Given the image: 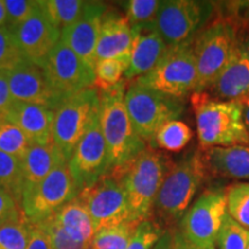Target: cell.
<instances>
[{"label":"cell","mask_w":249,"mask_h":249,"mask_svg":"<svg viewBox=\"0 0 249 249\" xmlns=\"http://www.w3.org/2000/svg\"><path fill=\"white\" fill-rule=\"evenodd\" d=\"M124 82L99 92V124L107 144L110 171L132 161L147 149V144L135 133L124 105Z\"/></svg>","instance_id":"obj_4"},{"label":"cell","mask_w":249,"mask_h":249,"mask_svg":"<svg viewBox=\"0 0 249 249\" xmlns=\"http://www.w3.org/2000/svg\"><path fill=\"white\" fill-rule=\"evenodd\" d=\"M51 86L62 96L95 88V67L79 57L60 39L43 65Z\"/></svg>","instance_id":"obj_14"},{"label":"cell","mask_w":249,"mask_h":249,"mask_svg":"<svg viewBox=\"0 0 249 249\" xmlns=\"http://www.w3.org/2000/svg\"><path fill=\"white\" fill-rule=\"evenodd\" d=\"M98 107L99 91L90 88L67 96L54 110L52 142L67 161L88 129Z\"/></svg>","instance_id":"obj_8"},{"label":"cell","mask_w":249,"mask_h":249,"mask_svg":"<svg viewBox=\"0 0 249 249\" xmlns=\"http://www.w3.org/2000/svg\"><path fill=\"white\" fill-rule=\"evenodd\" d=\"M67 164L80 192L92 186L110 171L107 144L99 124V107Z\"/></svg>","instance_id":"obj_13"},{"label":"cell","mask_w":249,"mask_h":249,"mask_svg":"<svg viewBox=\"0 0 249 249\" xmlns=\"http://www.w3.org/2000/svg\"><path fill=\"white\" fill-rule=\"evenodd\" d=\"M247 249H249V246H248V248H247Z\"/></svg>","instance_id":"obj_47"},{"label":"cell","mask_w":249,"mask_h":249,"mask_svg":"<svg viewBox=\"0 0 249 249\" xmlns=\"http://www.w3.org/2000/svg\"><path fill=\"white\" fill-rule=\"evenodd\" d=\"M80 194L67 163L59 165L38 185L22 193L21 210L28 222L39 224Z\"/></svg>","instance_id":"obj_9"},{"label":"cell","mask_w":249,"mask_h":249,"mask_svg":"<svg viewBox=\"0 0 249 249\" xmlns=\"http://www.w3.org/2000/svg\"><path fill=\"white\" fill-rule=\"evenodd\" d=\"M227 213L249 231V182H238L226 188Z\"/></svg>","instance_id":"obj_30"},{"label":"cell","mask_w":249,"mask_h":249,"mask_svg":"<svg viewBox=\"0 0 249 249\" xmlns=\"http://www.w3.org/2000/svg\"><path fill=\"white\" fill-rule=\"evenodd\" d=\"M230 17L236 26L244 27L249 31V1H232L229 2Z\"/></svg>","instance_id":"obj_40"},{"label":"cell","mask_w":249,"mask_h":249,"mask_svg":"<svg viewBox=\"0 0 249 249\" xmlns=\"http://www.w3.org/2000/svg\"><path fill=\"white\" fill-rule=\"evenodd\" d=\"M13 102L14 98L9 90L7 79L5 74L0 71V119H5Z\"/></svg>","instance_id":"obj_42"},{"label":"cell","mask_w":249,"mask_h":249,"mask_svg":"<svg viewBox=\"0 0 249 249\" xmlns=\"http://www.w3.org/2000/svg\"><path fill=\"white\" fill-rule=\"evenodd\" d=\"M77 197L85 203L96 232L132 220L123 187L111 173L80 192Z\"/></svg>","instance_id":"obj_12"},{"label":"cell","mask_w":249,"mask_h":249,"mask_svg":"<svg viewBox=\"0 0 249 249\" xmlns=\"http://www.w3.org/2000/svg\"><path fill=\"white\" fill-rule=\"evenodd\" d=\"M171 240H172L171 231H166L152 249H171Z\"/></svg>","instance_id":"obj_45"},{"label":"cell","mask_w":249,"mask_h":249,"mask_svg":"<svg viewBox=\"0 0 249 249\" xmlns=\"http://www.w3.org/2000/svg\"><path fill=\"white\" fill-rule=\"evenodd\" d=\"M171 249H216V247H197L187 241L179 231H171Z\"/></svg>","instance_id":"obj_43"},{"label":"cell","mask_w":249,"mask_h":249,"mask_svg":"<svg viewBox=\"0 0 249 249\" xmlns=\"http://www.w3.org/2000/svg\"><path fill=\"white\" fill-rule=\"evenodd\" d=\"M132 36L129 67L124 74L128 81L149 73L169 48L152 22L132 27Z\"/></svg>","instance_id":"obj_19"},{"label":"cell","mask_w":249,"mask_h":249,"mask_svg":"<svg viewBox=\"0 0 249 249\" xmlns=\"http://www.w3.org/2000/svg\"><path fill=\"white\" fill-rule=\"evenodd\" d=\"M48 18L59 31L71 26L81 17L86 1L81 0H39Z\"/></svg>","instance_id":"obj_25"},{"label":"cell","mask_w":249,"mask_h":249,"mask_svg":"<svg viewBox=\"0 0 249 249\" xmlns=\"http://www.w3.org/2000/svg\"><path fill=\"white\" fill-rule=\"evenodd\" d=\"M218 249H247L249 246V231L226 213L222 226L217 233Z\"/></svg>","instance_id":"obj_32"},{"label":"cell","mask_w":249,"mask_h":249,"mask_svg":"<svg viewBox=\"0 0 249 249\" xmlns=\"http://www.w3.org/2000/svg\"><path fill=\"white\" fill-rule=\"evenodd\" d=\"M4 74L14 101L40 105L54 111L66 98L51 86L42 68L28 60Z\"/></svg>","instance_id":"obj_15"},{"label":"cell","mask_w":249,"mask_h":249,"mask_svg":"<svg viewBox=\"0 0 249 249\" xmlns=\"http://www.w3.org/2000/svg\"><path fill=\"white\" fill-rule=\"evenodd\" d=\"M192 102L202 149L249 147V133L238 102L213 98L205 91L194 92Z\"/></svg>","instance_id":"obj_2"},{"label":"cell","mask_w":249,"mask_h":249,"mask_svg":"<svg viewBox=\"0 0 249 249\" xmlns=\"http://www.w3.org/2000/svg\"><path fill=\"white\" fill-rule=\"evenodd\" d=\"M193 138V130L181 120H172L160 127L155 136L154 147L177 152L182 150Z\"/></svg>","instance_id":"obj_28"},{"label":"cell","mask_w":249,"mask_h":249,"mask_svg":"<svg viewBox=\"0 0 249 249\" xmlns=\"http://www.w3.org/2000/svg\"><path fill=\"white\" fill-rule=\"evenodd\" d=\"M7 13V29L13 30L31 17L38 1L35 0H4Z\"/></svg>","instance_id":"obj_38"},{"label":"cell","mask_w":249,"mask_h":249,"mask_svg":"<svg viewBox=\"0 0 249 249\" xmlns=\"http://www.w3.org/2000/svg\"><path fill=\"white\" fill-rule=\"evenodd\" d=\"M30 147L31 143L22 130L7 120L0 119V150L22 160Z\"/></svg>","instance_id":"obj_31"},{"label":"cell","mask_w":249,"mask_h":249,"mask_svg":"<svg viewBox=\"0 0 249 249\" xmlns=\"http://www.w3.org/2000/svg\"><path fill=\"white\" fill-rule=\"evenodd\" d=\"M129 61L130 57L98 60L95 64V88L98 91H107L123 82Z\"/></svg>","instance_id":"obj_26"},{"label":"cell","mask_w":249,"mask_h":249,"mask_svg":"<svg viewBox=\"0 0 249 249\" xmlns=\"http://www.w3.org/2000/svg\"><path fill=\"white\" fill-rule=\"evenodd\" d=\"M209 90L220 101H238L249 95V36H238L231 57Z\"/></svg>","instance_id":"obj_18"},{"label":"cell","mask_w":249,"mask_h":249,"mask_svg":"<svg viewBox=\"0 0 249 249\" xmlns=\"http://www.w3.org/2000/svg\"><path fill=\"white\" fill-rule=\"evenodd\" d=\"M132 40V26L127 18L107 8L99 31L96 62L103 59L130 57Z\"/></svg>","instance_id":"obj_21"},{"label":"cell","mask_w":249,"mask_h":249,"mask_svg":"<svg viewBox=\"0 0 249 249\" xmlns=\"http://www.w3.org/2000/svg\"><path fill=\"white\" fill-rule=\"evenodd\" d=\"M161 1L160 0H129L124 2V17L132 27L150 23L155 20Z\"/></svg>","instance_id":"obj_35"},{"label":"cell","mask_w":249,"mask_h":249,"mask_svg":"<svg viewBox=\"0 0 249 249\" xmlns=\"http://www.w3.org/2000/svg\"><path fill=\"white\" fill-rule=\"evenodd\" d=\"M24 216L20 204L14 200L13 196L5 189L0 188V226L4 224L23 219Z\"/></svg>","instance_id":"obj_39"},{"label":"cell","mask_w":249,"mask_h":249,"mask_svg":"<svg viewBox=\"0 0 249 249\" xmlns=\"http://www.w3.org/2000/svg\"><path fill=\"white\" fill-rule=\"evenodd\" d=\"M165 232L166 230L152 218L143 220L139 224L126 249H152Z\"/></svg>","instance_id":"obj_36"},{"label":"cell","mask_w":249,"mask_h":249,"mask_svg":"<svg viewBox=\"0 0 249 249\" xmlns=\"http://www.w3.org/2000/svg\"><path fill=\"white\" fill-rule=\"evenodd\" d=\"M214 4L197 0L161 1L155 20L156 30L169 46L191 42L213 13Z\"/></svg>","instance_id":"obj_10"},{"label":"cell","mask_w":249,"mask_h":249,"mask_svg":"<svg viewBox=\"0 0 249 249\" xmlns=\"http://www.w3.org/2000/svg\"><path fill=\"white\" fill-rule=\"evenodd\" d=\"M0 188L9 193L20 204L23 192V176L21 160L0 150Z\"/></svg>","instance_id":"obj_29"},{"label":"cell","mask_w":249,"mask_h":249,"mask_svg":"<svg viewBox=\"0 0 249 249\" xmlns=\"http://www.w3.org/2000/svg\"><path fill=\"white\" fill-rule=\"evenodd\" d=\"M107 6L98 1H86L82 14L71 26L60 31V39L68 48L95 67L96 48L102 21Z\"/></svg>","instance_id":"obj_17"},{"label":"cell","mask_w":249,"mask_h":249,"mask_svg":"<svg viewBox=\"0 0 249 249\" xmlns=\"http://www.w3.org/2000/svg\"><path fill=\"white\" fill-rule=\"evenodd\" d=\"M11 31L27 60L40 68L60 40V31L50 22L39 1L31 17Z\"/></svg>","instance_id":"obj_16"},{"label":"cell","mask_w":249,"mask_h":249,"mask_svg":"<svg viewBox=\"0 0 249 249\" xmlns=\"http://www.w3.org/2000/svg\"><path fill=\"white\" fill-rule=\"evenodd\" d=\"M226 213V189H210L188 208L180 220L178 231L197 247H214L217 233Z\"/></svg>","instance_id":"obj_11"},{"label":"cell","mask_w":249,"mask_h":249,"mask_svg":"<svg viewBox=\"0 0 249 249\" xmlns=\"http://www.w3.org/2000/svg\"><path fill=\"white\" fill-rule=\"evenodd\" d=\"M139 83L156 91L183 99L196 90L197 71L193 52V40L167 48L157 65Z\"/></svg>","instance_id":"obj_7"},{"label":"cell","mask_w":249,"mask_h":249,"mask_svg":"<svg viewBox=\"0 0 249 249\" xmlns=\"http://www.w3.org/2000/svg\"><path fill=\"white\" fill-rule=\"evenodd\" d=\"M53 117L54 111L44 107L14 101L5 120L22 130L31 144L44 145L52 142Z\"/></svg>","instance_id":"obj_20"},{"label":"cell","mask_w":249,"mask_h":249,"mask_svg":"<svg viewBox=\"0 0 249 249\" xmlns=\"http://www.w3.org/2000/svg\"><path fill=\"white\" fill-rule=\"evenodd\" d=\"M6 27H7V13H6L4 0H0V28Z\"/></svg>","instance_id":"obj_46"},{"label":"cell","mask_w":249,"mask_h":249,"mask_svg":"<svg viewBox=\"0 0 249 249\" xmlns=\"http://www.w3.org/2000/svg\"><path fill=\"white\" fill-rule=\"evenodd\" d=\"M172 167L166 157L147 148L127 165L108 172L123 187L132 220L151 218L156 196Z\"/></svg>","instance_id":"obj_3"},{"label":"cell","mask_w":249,"mask_h":249,"mask_svg":"<svg viewBox=\"0 0 249 249\" xmlns=\"http://www.w3.org/2000/svg\"><path fill=\"white\" fill-rule=\"evenodd\" d=\"M26 60L13 33L7 28H0V71L14 70Z\"/></svg>","instance_id":"obj_34"},{"label":"cell","mask_w":249,"mask_h":249,"mask_svg":"<svg viewBox=\"0 0 249 249\" xmlns=\"http://www.w3.org/2000/svg\"><path fill=\"white\" fill-rule=\"evenodd\" d=\"M64 163H67L66 158L55 147L53 142L44 145L31 144L26 156L21 160L23 192L38 185L52 171Z\"/></svg>","instance_id":"obj_22"},{"label":"cell","mask_w":249,"mask_h":249,"mask_svg":"<svg viewBox=\"0 0 249 249\" xmlns=\"http://www.w3.org/2000/svg\"><path fill=\"white\" fill-rule=\"evenodd\" d=\"M59 226L74 240L86 245H91L95 236L91 217L85 203L79 197L74 198L53 214Z\"/></svg>","instance_id":"obj_24"},{"label":"cell","mask_w":249,"mask_h":249,"mask_svg":"<svg viewBox=\"0 0 249 249\" xmlns=\"http://www.w3.org/2000/svg\"><path fill=\"white\" fill-rule=\"evenodd\" d=\"M236 102H238L239 105H240L245 126L249 133V95L245 96V97H242L240 99H238Z\"/></svg>","instance_id":"obj_44"},{"label":"cell","mask_w":249,"mask_h":249,"mask_svg":"<svg viewBox=\"0 0 249 249\" xmlns=\"http://www.w3.org/2000/svg\"><path fill=\"white\" fill-rule=\"evenodd\" d=\"M124 105L135 133L150 147H154L155 136L160 127L178 120L185 110L183 99L156 91L136 80L126 88Z\"/></svg>","instance_id":"obj_5"},{"label":"cell","mask_w":249,"mask_h":249,"mask_svg":"<svg viewBox=\"0 0 249 249\" xmlns=\"http://www.w3.org/2000/svg\"><path fill=\"white\" fill-rule=\"evenodd\" d=\"M38 225L44 230L49 236L52 249H90L89 245L82 244L71 239L54 220L53 216L43 220Z\"/></svg>","instance_id":"obj_37"},{"label":"cell","mask_w":249,"mask_h":249,"mask_svg":"<svg viewBox=\"0 0 249 249\" xmlns=\"http://www.w3.org/2000/svg\"><path fill=\"white\" fill-rule=\"evenodd\" d=\"M31 224L26 218L0 226V249H27Z\"/></svg>","instance_id":"obj_33"},{"label":"cell","mask_w":249,"mask_h":249,"mask_svg":"<svg viewBox=\"0 0 249 249\" xmlns=\"http://www.w3.org/2000/svg\"><path fill=\"white\" fill-rule=\"evenodd\" d=\"M208 172L203 154L200 151L193 152L179 164L173 165L156 196L152 219L166 231H172L188 210Z\"/></svg>","instance_id":"obj_1"},{"label":"cell","mask_w":249,"mask_h":249,"mask_svg":"<svg viewBox=\"0 0 249 249\" xmlns=\"http://www.w3.org/2000/svg\"><path fill=\"white\" fill-rule=\"evenodd\" d=\"M208 171L225 178L249 179V147L211 148L203 154Z\"/></svg>","instance_id":"obj_23"},{"label":"cell","mask_w":249,"mask_h":249,"mask_svg":"<svg viewBox=\"0 0 249 249\" xmlns=\"http://www.w3.org/2000/svg\"><path fill=\"white\" fill-rule=\"evenodd\" d=\"M27 249H52L48 234L38 224H31L30 238Z\"/></svg>","instance_id":"obj_41"},{"label":"cell","mask_w":249,"mask_h":249,"mask_svg":"<svg viewBox=\"0 0 249 249\" xmlns=\"http://www.w3.org/2000/svg\"><path fill=\"white\" fill-rule=\"evenodd\" d=\"M141 222L128 220L119 226L96 232L90 249H126Z\"/></svg>","instance_id":"obj_27"},{"label":"cell","mask_w":249,"mask_h":249,"mask_svg":"<svg viewBox=\"0 0 249 249\" xmlns=\"http://www.w3.org/2000/svg\"><path fill=\"white\" fill-rule=\"evenodd\" d=\"M239 36V27L229 17H220L200 31L194 42L197 85L195 92L209 89L225 67Z\"/></svg>","instance_id":"obj_6"}]
</instances>
